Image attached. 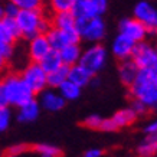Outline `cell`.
I'll return each instance as SVG.
<instances>
[{
	"mask_svg": "<svg viewBox=\"0 0 157 157\" xmlns=\"http://www.w3.org/2000/svg\"><path fill=\"white\" fill-rule=\"evenodd\" d=\"M76 30L81 39L86 42L97 43L105 36V23L101 16L95 17H78L76 19Z\"/></svg>",
	"mask_w": 157,
	"mask_h": 157,
	"instance_id": "cell-5",
	"label": "cell"
},
{
	"mask_svg": "<svg viewBox=\"0 0 157 157\" xmlns=\"http://www.w3.org/2000/svg\"><path fill=\"white\" fill-rule=\"evenodd\" d=\"M2 81H3V85L7 92L9 105L20 107L25 102H28L29 100L35 98L33 91L29 88V85L20 76V74H10V75L5 76Z\"/></svg>",
	"mask_w": 157,
	"mask_h": 157,
	"instance_id": "cell-3",
	"label": "cell"
},
{
	"mask_svg": "<svg viewBox=\"0 0 157 157\" xmlns=\"http://www.w3.org/2000/svg\"><path fill=\"white\" fill-rule=\"evenodd\" d=\"M51 45L45 33H39L29 39V58L32 62H40L46 53L51 51Z\"/></svg>",
	"mask_w": 157,
	"mask_h": 157,
	"instance_id": "cell-13",
	"label": "cell"
},
{
	"mask_svg": "<svg viewBox=\"0 0 157 157\" xmlns=\"http://www.w3.org/2000/svg\"><path fill=\"white\" fill-rule=\"evenodd\" d=\"M154 157H157V156H154Z\"/></svg>",
	"mask_w": 157,
	"mask_h": 157,
	"instance_id": "cell-40",
	"label": "cell"
},
{
	"mask_svg": "<svg viewBox=\"0 0 157 157\" xmlns=\"http://www.w3.org/2000/svg\"><path fill=\"white\" fill-rule=\"evenodd\" d=\"M128 90L133 100L141 101L147 108L157 107V72L138 69L137 76Z\"/></svg>",
	"mask_w": 157,
	"mask_h": 157,
	"instance_id": "cell-1",
	"label": "cell"
},
{
	"mask_svg": "<svg viewBox=\"0 0 157 157\" xmlns=\"http://www.w3.org/2000/svg\"><path fill=\"white\" fill-rule=\"evenodd\" d=\"M134 45H136V42L131 40L128 36H125V35H123V33H118L115 36L114 40H113V45H111L113 55H114L118 61L128 59V58H131Z\"/></svg>",
	"mask_w": 157,
	"mask_h": 157,
	"instance_id": "cell-14",
	"label": "cell"
},
{
	"mask_svg": "<svg viewBox=\"0 0 157 157\" xmlns=\"http://www.w3.org/2000/svg\"><path fill=\"white\" fill-rule=\"evenodd\" d=\"M81 48H79V43H69L67 46L59 51V55H61V59H62V63L63 65H68V67H72L78 63L79 58H81Z\"/></svg>",
	"mask_w": 157,
	"mask_h": 157,
	"instance_id": "cell-20",
	"label": "cell"
},
{
	"mask_svg": "<svg viewBox=\"0 0 157 157\" xmlns=\"http://www.w3.org/2000/svg\"><path fill=\"white\" fill-rule=\"evenodd\" d=\"M10 109H9V105L6 107H0V133L2 131H6L9 128L10 125Z\"/></svg>",
	"mask_w": 157,
	"mask_h": 157,
	"instance_id": "cell-29",
	"label": "cell"
},
{
	"mask_svg": "<svg viewBox=\"0 0 157 157\" xmlns=\"http://www.w3.org/2000/svg\"><path fill=\"white\" fill-rule=\"evenodd\" d=\"M0 52L2 55L9 61L10 58L13 56V52H14V43H10V42H5V43H0Z\"/></svg>",
	"mask_w": 157,
	"mask_h": 157,
	"instance_id": "cell-31",
	"label": "cell"
},
{
	"mask_svg": "<svg viewBox=\"0 0 157 157\" xmlns=\"http://www.w3.org/2000/svg\"><path fill=\"white\" fill-rule=\"evenodd\" d=\"M68 79L72 81L74 84H76L78 86L84 88V86H86L91 82L92 75H91L86 69H84L79 63H75V65L69 67V71H68Z\"/></svg>",
	"mask_w": 157,
	"mask_h": 157,
	"instance_id": "cell-19",
	"label": "cell"
},
{
	"mask_svg": "<svg viewBox=\"0 0 157 157\" xmlns=\"http://www.w3.org/2000/svg\"><path fill=\"white\" fill-rule=\"evenodd\" d=\"M3 17H5V7L0 6V20L3 19Z\"/></svg>",
	"mask_w": 157,
	"mask_h": 157,
	"instance_id": "cell-39",
	"label": "cell"
},
{
	"mask_svg": "<svg viewBox=\"0 0 157 157\" xmlns=\"http://www.w3.org/2000/svg\"><path fill=\"white\" fill-rule=\"evenodd\" d=\"M120 33L128 36L131 40L134 42H141L147 38V29L140 20H137L136 17H127V19H123L120 22Z\"/></svg>",
	"mask_w": 157,
	"mask_h": 157,
	"instance_id": "cell-12",
	"label": "cell"
},
{
	"mask_svg": "<svg viewBox=\"0 0 157 157\" xmlns=\"http://www.w3.org/2000/svg\"><path fill=\"white\" fill-rule=\"evenodd\" d=\"M19 10L20 9L14 5V3L9 2V3L5 6V16H7V17H16L17 13H19Z\"/></svg>",
	"mask_w": 157,
	"mask_h": 157,
	"instance_id": "cell-33",
	"label": "cell"
},
{
	"mask_svg": "<svg viewBox=\"0 0 157 157\" xmlns=\"http://www.w3.org/2000/svg\"><path fill=\"white\" fill-rule=\"evenodd\" d=\"M14 19L19 26L20 36L28 40L39 33H46L48 29L51 28V20H48L43 16L42 10L20 9Z\"/></svg>",
	"mask_w": 157,
	"mask_h": 157,
	"instance_id": "cell-2",
	"label": "cell"
},
{
	"mask_svg": "<svg viewBox=\"0 0 157 157\" xmlns=\"http://www.w3.org/2000/svg\"><path fill=\"white\" fill-rule=\"evenodd\" d=\"M76 0H49V7L52 13H59V12H72V7L75 5Z\"/></svg>",
	"mask_w": 157,
	"mask_h": 157,
	"instance_id": "cell-25",
	"label": "cell"
},
{
	"mask_svg": "<svg viewBox=\"0 0 157 157\" xmlns=\"http://www.w3.org/2000/svg\"><path fill=\"white\" fill-rule=\"evenodd\" d=\"M39 63H40V67L45 69L46 74L55 71L56 68H59L62 65V59H61V55H59V51H56V49H51V51L40 59Z\"/></svg>",
	"mask_w": 157,
	"mask_h": 157,
	"instance_id": "cell-22",
	"label": "cell"
},
{
	"mask_svg": "<svg viewBox=\"0 0 157 157\" xmlns=\"http://www.w3.org/2000/svg\"><path fill=\"white\" fill-rule=\"evenodd\" d=\"M20 76L25 79V82L29 85V88L33 91V94H40L48 86V74L45 72L39 62H32L25 67V69L20 72Z\"/></svg>",
	"mask_w": 157,
	"mask_h": 157,
	"instance_id": "cell-7",
	"label": "cell"
},
{
	"mask_svg": "<svg viewBox=\"0 0 157 157\" xmlns=\"http://www.w3.org/2000/svg\"><path fill=\"white\" fill-rule=\"evenodd\" d=\"M39 113H40V104H39V101H36V98H32L19 107L17 120L20 123H30L38 118Z\"/></svg>",
	"mask_w": 157,
	"mask_h": 157,
	"instance_id": "cell-17",
	"label": "cell"
},
{
	"mask_svg": "<svg viewBox=\"0 0 157 157\" xmlns=\"http://www.w3.org/2000/svg\"><path fill=\"white\" fill-rule=\"evenodd\" d=\"M65 98L61 95V94H56L53 91H46L43 90L40 92V100H39V104L40 107H43L48 111H52V113H56L59 109H62L65 107Z\"/></svg>",
	"mask_w": 157,
	"mask_h": 157,
	"instance_id": "cell-15",
	"label": "cell"
},
{
	"mask_svg": "<svg viewBox=\"0 0 157 157\" xmlns=\"http://www.w3.org/2000/svg\"><path fill=\"white\" fill-rule=\"evenodd\" d=\"M68 71H69V67L62 63L61 67L56 68L55 71L49 72L48 74V86L53 88V90H58L62 82H65L68 79Z\"/></svg>",
	"mask_w": 157,
	"mask_h": 157,
	"instance_id": "cell-23",
	"label": "cell"
},
{
	"mask_svg": "<svg viewBox=\"0 0 157 157\" xmlns=\"http://www.w3.org/2000/svg\"><path fill=\"white\" fill-rule=\"evenodd\" d=\"M102 150H100V148H91V150H88V151H85V154H84V157H102Z\"/></svg>",
	"mask_w": 157,
	"mask_h": 157,
	"instance_id": "cell-36",
	"label": "cell"
},
{
	"mask_svg": "<svg viewBox=\"0 0 157 157\" xmlns=\"http://www.w3.org/2000/svg\"><path fill=\"white\" fill-rule=\"evenodd\" d=\"M157 131V120H154V121H151V123L148 124V125H146V128H144V133L146 134H153Z\"/></svg>",
	"mask_w": 157,
	"mask_h": 157,
	"instance_id": "cell-37",
	"label": "cell"
},
{
	"mask_svg": "<svg viewBox=\"0 0 157 157\" xmlns=\"http://www.w3.org/2000/svg\"><path fill=\"white\" fill-rule=\"evenodd\" d=\"M105 61H107L105 48L100 43H95V45L90 46L81 53V58H79L78 63L84 69H86L92 76H95V74H98L104 68Z\"/></svg>",
	"mask_w": 157,
	"mask_h": 157,
	"instance_id": "cell-6",
	"label": "cell"
},
{
	"mask_svg": "<svg viewBox=\"0 0 157 157\" xmlns=\"http://www.w3.org/2000/svg\"><path fill=\"white\" fill-rule=\"evenodd\" d=\"M0 157H2V156H0Z\"/></svg>",
	"mask_w": 157,
	"mask_h": 157,
	"instance_id": "cell-41",
	"label": "cell"
},
{
	"mask_svg": "<svg viewBox=\"0 0 157 157\" xmlns=\"http://www.w3.org/2000/svg\"><path fill=\"white\" fill-rule=\"evenodd\" d=\"M58 90H59V94L65 98V101H74L76 98H79L82 88L78 86L76 84H74L72 81H69V79H67L65 82H62L59 85Z\"/></svg>",
	"mask_w": 157,
	"mask_h": 157,
	"instance_id": "cell-24",
	"label": "cell"
},
{
	"mask_svg": "<svg viewBox=\"0 0 157 157\" xmlns=\"http://www.w3.org/2000/svg\"><path fill=\"white\" fill-rule=\"evenodd\" d=\"M23 10H42L43 0H9Z\"/></svg>",
	"mask_w": 157,
	"mask_h": 157,
	"instance_id": "cell-27",
	"label": "cell"
},
{
	"mask_svg": "<svg viewBox=\"0 0 157 157\" xmlns=\"http://www.w3.org/2000/svg\"><path fill=\"white\" fill-rule=\"evenodd\" d=\"M2 157H62V151L51 144H17L7 148Z\"/></svg>",
	"mask_w": 157,
	"mask_h": 157,
	"instance_id": "cell-4",
	"label": "cell"
},
{
	"mask_svg": "<svg viewBox=\"0 0 157 157\" xmlns=\"http://www.w3.org/2000/svg\"><path fill=\"white\" fill-rule=\"evenodd\" d=\"M5 42L14 43L16 40L10 36V33L7 32V29H6V26L3 25V22L0 20V43H5Z\"/></svg>",
	"mask_w": 157,
	"mask_h": 157,
	"instance_id": "cell-32",
	"label": "cell"
},
{
	"mask_svg": "<svg viewBox=\"0 0 157 157\" xmlns=\"http://www.w3.org/2000/svg\"><path fill=\"white\" fill-rule=\"evenodd\" d=\"M156 49H157V48H156Z\"/></svg>",
	"mask_w": 157,
	"mask_h": 157,
	"instance_id": "cell-42",
	"label": "cell"
},
{
	"mask_svg": "<svg viewBox=\"0 0 157 157\" xmlns=\"http://www.w3.org/2000/svg\"><path fill=\"white\" fill-rule=\"evenodd\" d=\"M7 62L9 61H7V59L2 55V52H0V74L6 71V68H7Z\"/></svg>",
	"mask_w": 157,
	"mask_h": 157,
	"instance_id": "cell-38",
	"label": "cell"
},
{
	"mask_svg": "<svg viewBox=\"0 0 157 157\" xmlns=\"http://www.w3.org/2000/svg\"><path fill=\"white\" fill-rule=\"evenodd\" d=\"M131 108L136 111V114L137 115H143L147 113V107L141 102V101H138V100H133V104H131Z\"/></svg>",
	"mask_w": 157,
	"mask_h": 157,
	"instance_id": "cell-34",
	"label": "cell"
},
{
	"mask_svg": "<svg viewBox=\"0 0 157 157\" xmlns=\"http://www.w3.org/2000/svg\"><path fill=\"white\" fill-rule=\"evenodd\" d=\"M76 17L74 16L72 12H59V13H53L51 17V26L62 30H68V29L75 28Z\"/></svg>",
	"mask_w": 157,
	"mask_h": 157,
	"instance_id": "cell-21",
	"label": "cell"
},
{
	"mask_svg": "<svg viewBox=\"0 0 157 157\" xmlns=\"http://www.w3.org/2000/svg\"><path fill=\"white\" fill-rule=\"evenodd\" d=\"M138 69H140V68L137 67V63H136L131 58L121 61L120 68H118V76H120L121 84L128 88L134 82V79H136V76H137V74H138Z\"/></svg>",
	"mask_w": 157,
	"mask_h": 157,
	"instance_id": "cell-16",
	"label": "cell"
},
{
	"mask_svg": "<svg viewBox=\"0 0 157 157\" xmlns=\"http://www.w3.org/2000/svg\"><path fill=\"white\" fill-rule=\"evenodd\" d=\"M137 154L140 157H154L157 154V147L150 141V140L144 138L143 141L138 144Z\"/></svg>",
	"mask_w": 157,
	"mask_h": 157,
	"instance_id": "cell-26",
	"label": "cell"
},
{
	"mask_svg": "<svg viewBox=\"0 0 157 157\" xmlns=\"http://www.w3.org/2000/svg\"><path fill=\"white\" fill-rule=\"evenodd\" d=\"M137 117L138 115L136 114V111H134L131 107H128V108H123V109H120V111H117V113L111 117V120H113V123L115 124L117 130H120V128H125V127L133 125V124L136 123Z\"/></svg>",
	"mask_w": 157,
	"mask_h": 157,
	"instance_id": "cell-18",
	"label": "cell"
},
{
	"mask_svg": "<svg viewBox=\"0 0 157 157\" xmlns=\"http://www.w3.org/2000/svg\"><path fill=\"white\" fill-rule=\"evenodd\" d=\"M101 121H102V117H100V115H97V114H92L85 118L84 125H85L86 128H91V130H100Z\"/></svg>",
	"mask_w": 157,
	"mask_h": 157,
	"instance_id": "cell-30",
	"label": "cell"
},
{
	"mask_svg": "<svg viewBox=\"0 0 157 157\" xmlns=\"http://www.w3.org/2000/svg\"><path fill=\"white\" fill-rule=\"evenodd\" d=\"M9 105V98H7V92L3 85V81L0 79V107H6Z\"/></svg>",
	"mask_w": 157,
	"mask_h": 157,
	"instance_id": "cell-35",
	"label": "cell"
},
{
	"mask_svg": "<svg viewBox=\"0 0 157 157\" xmlns=\"http://www.w3.org/2000/svg\"><path fill=\"white\" fill-rule=\"evenodd\" d=\"M45 35L49 40L51 48L56 49V51H61L63 46H67L69 43H79V40H81V36L76 30V26L72 29H68V30H62V29L51 26Z\"/></svg>",
	"mask_w": 157,
	"mask_h": 157,
	"instance_id": "cell-9",
	"label": "cell"
},
{
	"mask_svg": "<svg viewBox=\"0 0 157 157\" xmlns=\"http://www.w3.org/2000/svg\"><path fill=\"white\" fill-rule=\"evenodd\" d=\"M134 17L146 26L148 35H157V9L148 2H138L134 7Z\"/></svg>",
	"mask_w": 157,
	"mask_h": 157,
	"instance_id": "cell-11",
	"label": "cell"
},
{
	"mask_svg": "<svg viewBox=\"0 0 157 157\" xmlns=\"http://www.w3.org/2000/svg\"><path fill=\"white\" fill-rule=\"evenodd\" d=\"M131 59L137 63L140 69H150L157 72V49L146 40L134 45Z\"/></svg>",
	"mask_w": 157,
	"mask_h": 157,
	"instance_id": "cell-8",
	"label": "cell"
},
{
	"mask_svg": "<svg viewBox=\"0 0 157 157\" xmlns=\"http://www.w3.org/2000/svg\"><path fill=\"white\" fill-rule=\"evenodd\" d=\"M108 7V0H76L72 13L78 17H95L102 16Z\"/></svg>",
	"mask_w": 157,
	"mask_h": 157,
	"instance_id": "cell-10",
	"label": "cell"
},
{
	"mask_svg": "<svg viewBox=\"0 0 157 157\" xmlns=\"http://www.w3.org/2000/svg\"><path fill=\"white\" fill-rule=\"evenodd\" d=\"M2 22H3V25H5L6 29H7V32H9L10 36H12L14 40H17V39L22 38V36H20L19 26L16 23V19H14V17H7V16H5V17L2 19Z\"/></svg>",
	"mask_w": 157,
	"mask_h": 157,
	"instance_id": "cell-28",
	"label": "cell"
}]
</instances>
